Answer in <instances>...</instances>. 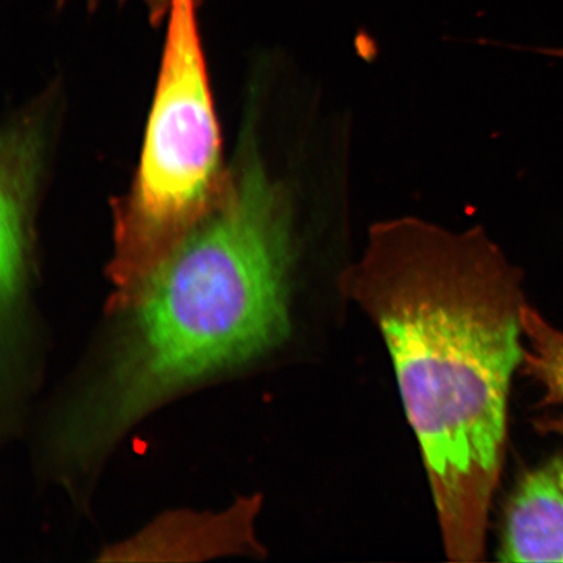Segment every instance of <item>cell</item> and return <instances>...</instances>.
I'll return each instance as SVG.
<instances>
[{"instance_id":"52a82bcc","label":"cell","mask_w":563,"mask_h":563,"mask_svg":"<svg viewBox=\"0 0 563 563\" xmlns=\"http://www.w3.org/2000/svg\"><path fill=\"white\" fill-rule=\"evenodd\" d=\"M522 330L525 375L544 387L541 406L558 410L539 419L534 426L541 433H553L563 439V332L528 305L522 312Z\"/></svg>"},{"instance_id":"7a4b0ae2","label":"cell","mask_w":563,"mask_h":563,"mask_svg":"<svg viewBox=\"0 0 563 563\" xmlns=\"http://www.w3.org/2000/svg\"><path fill=\"white\" fill-rule=\"evenodd\" d=\"M295 251L285 189L244 151L208 213L108 307V335L48 434L60 481L93 474L147 415L284 342Z\"/></svg>"},{"instance_id":"3957f363","label":"cell","mask_w":563,"mask_h":563,"mask_svg":"<svg viewBox=\"0 0 563 563\" xmlns=\"http://www.w3.org/2000/svg\"><path fill=\"white\" fill-rule=\"evenodd\" d=\"M200 0H173L135 181L115 209L110 301L131 294L214 206L228 176L199 27Z\"/></svg>"},{"instance_id":"277c9868","label":"cell","mask_w":563,"mask_h":563,"mask_svg":"<svg viewBox=\"0 0 563 563\" xmlns=\"http://www.w3.org/2000/svg\"><path fill=\"white\" fill-rule=\"evenodd\" d=\"M3 146L2 245H0V335L2 372L26 373V294L30 284L31 209L40 161V136L32 125L13 126Z\"/></svg>"},{"instance_id":"ba28073f","label":"cell","mask_w":563,"mask_h":563,"mask_svg":"<svg viewBox=\"0 0 563 563\" xmlns=\"http://www.w3.org/2000/svg\"><path fill=\"white\" fill-rule=\"evenodd\" d=\"M104 0H87L89 10L93 11L100 7ZM119 3L126 4L136 2L146 13L153 25L159 26L167 20L168 12H170L173 0H118ZM67 0H56L58 7H63Z\"/></svg>"},{"instance_id":"8992f818","label":"cell","mask_w":563,"mask_h":563,"mask_svg":"<svg viewBox=\"0 0 563 563\" xmlns=\"http://www.w3.org/2000/svg\"><path fill=\"white\" fill-rule=\"evenodd\" d=\"M503 562H563V456L527 473L505 514Z\"/></svg>"},{"instance_id":"6da1fadb","label":"cell","mask_w":563,"mask_h":563,"mask_svg":"<svg viewBox=\"0 0 563 563\" xmlns=\"http://www.w3.org/2000/svg\"><path fill=\"white\" fill-rule=\"evenodd\" d=\"M385 338L453 562L482 561L522 365V273L482 230L379 223L340 279Z\"/></svg>"},{"instance_id":"5b68a950","label":"cell","mask_w":563,"mask_h":563,"mask_svg":"<svg viewBox=\"0 0 563 563\" xmlns=\"http://www.w3.org/2000/svg\"><path fill=\"white\" fill-rule=\"evenodd\" d=\"M260 497L241 498L229 509L164 514L123 543L106 548L100 561L186 562L223 555H262L255 534Z\"/></svg>"}]
</instances>
